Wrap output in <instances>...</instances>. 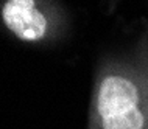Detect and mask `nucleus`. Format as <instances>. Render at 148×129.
<instances>
[{
	"mask_svg": "<svg viewBox=\"0 0 148 129\" xmlns=\"http://www.w3.org/2000/svg\"><path fill=\"white\" fill-rule=\"evenodd\" d=\"M87 129H148V100L133 58L109 56L95 67Z\"/></svg>",
	"mask_w": 148,
	"mask_h": 129,
	"instance_id": "f257e3e1",
	"label": "nucleus"
},
{
	"mask_svg": "<svg viewBox=\"0 0 148 129\" xmlns=\"http://www.w3.org/2000/svg\"><path fill=\"white\" fill-rule=\"evenodd\" d=\"M0 20L11 38L34 47L55 45L70 31L61 0H0Z\"/></svg>",
	"mask_w": 148,
	"mask_h": 129,
	"instance_id": "f03ea898",
	"label": "nucleus"
},
{
	"mask_svg": "<svg viewBox=\"0 0 148 129\" xmlns=\"http://www.w3.org/2000/svg\"><path fill=\"white\" fill-rule=\"evenodd\" d=\"M131 58H133V61L136 62L139 72H140L143 87H145V94H147V100H148V41H147V36H142L137 41V44L134 45Z\"/></svg>",
	"mask_w": 148,
	"mask_h": 129,
	"instance_id": "7ed1b4c3",
	"label": "nucleus"
},
{
	"mask_svg": "<svg viewBox=\"0 0 148 129\" xmlns=\"http://www.w3.org/2000/svg\"><path fill=\"white\" fill-rule=\"evenodd\" d=\"M147 41H148V34H147Z\"/></svg>",
	"mask_w": 148,
	"mask_h": 129,
	"instance_id": "20e7f679",
	"label": "nucleus"
}]
</instances>
